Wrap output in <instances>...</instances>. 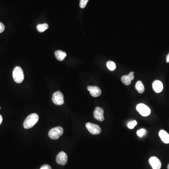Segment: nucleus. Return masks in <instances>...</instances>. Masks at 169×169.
Instances as JSON below:
<instances>
[{"instance_id": "obj_18", "label": "nucleus", "mask_w": 169, "mask_h": 169, "mask_svg": "<svg viewBox=\"0 0 169 169\" xmlns=\"http://www.w3.org/2000/svg\"><path fill=\"white\" fill-rule=\"evenodd\" d=\"M137 122L136 121H130L128 123L127 126L130 129H134V128L135 126L137 125Z\"/></svg>"}, {"instance_id": "obj_5", "label": "nucleus", "mask_w": 169, "mask_h": 169, "mask_svg": "<svg viewBox=\"0 0 169 169\" xmlns=\"http://www.w3.org/2000/svg\"><path fill=\"white\" fill-rule=\"evenodd\" d=\"M136 110L139 113L143 116H147L151 113V110L144 104H140L137 105Z\"/></svg>"}, {"instance_id": "obj_13", "label": "nucleus", "mask_w": 169, "mask_h": 169, "mask_svg": "<svg viewBox=\"0 0 169 169\" xmlns=\"http://www.w3.org/2000/svg\"><path fill=\"white\" fill-rule=\"evenodd\" d=\"M55 56L58 61H62L66 56V54L64 51L61 50H57L55 52Z\"/></svg>"}, {"instance_id": "obj_23", "label": "nucleus", "mask_w": 169, "mask_h": 169, "mask_svg": "<svg viewBox=\"0 0 169 169\" xmlns=\"http://www.w3.org/2000/svg\"><path fill=\"white\" fill-rule=\"evenodd\" d=\"M2 122V117L1 115H0V125H1Z\"/></svg>"}, {"instance_id": "obj_10", "label": "nucleus", "mask_w": 169, "mask_h": 169, "mask_svg": "<svg viewBox=\"0 0 169 169\" xmlns=\"http://www.w3.org/2000/svg\"><path fill=\"white\" fill-rule=\"evenodd\" d=\"M87 90L90 92L91 95L94 97H97L100 96L101 94V91L98 86H89Z\"/></svg>"}, {"instance_id": "obj_14", "label": "nucleus", "mask_w": 169, "mask_h": 169, "mask_svg": "<svg viewBox=\"0 0 169 169\" xmlns=\"http://www.w3.org/2000/svg\"><path fill=\"white\" fill-rule=\"evenodd\" d=\"M135 87L136 89L137 90V91L140 94H142L144 92V86L143 85V83L141 81H137V83L136 84Z\"/></svg>"}, {"instance_id": "obj_24", "label": "nucleus", "mask_w": 169, "mask_h": 169, "mask_svg": "<svg viewBox=\"0 0 169 169\" xmlns=\"http://www.w3.org/2000/svg\"><path fill=\"white\" fill-rule=\"evenodd\" d=\"M166 62H169V53L166 57Z\"/></svg>"}, {"instance_id": "obj_7", "label": "nucleus", "mask_w": 169, "mask_h": 169, "mask_svg": "<svg viewBox=\"0 0 169 169\" xmlns=\"http://www.w3.org/2000/svg\"><path fill=\"white\" fill-rule=\"evenodd\" d=\"M56 162L59 164L65 165L68 161L67 154L64 151H61L57 155L56 158Z\"/></svg>"}, {"instance_id": "obj_20", "label": "nucleus", "mask_w": 169, "mask_h": 169, "mask_svg": "<svg viewBox=\"0 0 169 169\" xmlns=\"http://www.w3.org/2000/svg\"><path fill=\"white\" fill-rule=\"evenodd\" d=\"M89 0H80V6L81 8L83 9L86 6Z\"/></svg>"}, {"instance_id": "obj_3", "label": "nucleus", "mask_w": 169, "mask_h": 169, "mask_svg": "<svg viewBox=\"0 0 169 169\" xmlns=\"http://www.w3.org/2000/svg\"><path fill=\"white\" fill-rule=\"evenodd\" d=\"M64 133V129L60 126H57L52 128L49 132V136L52 140H57Z\"/></svg>"}, {"instance_id": "obj_16", "label": "nucleus", "mask_w": 169, "mask_h": 169, "mask_svg": "<svg viewBox=\"0 0 169 169\" xmlns=\"http://www.w3.org/2000/svg\"><path fill=\"white\" fill-rule=\"evenodd\" d=\"M48 28H49V25L47 24H41V25H38L37 26V30L40 32L45 31Z\"/></svg>"}, {"instance_id": "obj_17", "label": "nucleus", "mask_w": 169, "mask_h": 169, "mask_svg": "<svg viewBox=\"0 0 169 169\" xmlns=\"http://www.w3.org/2000/svg\"><path fill=\"white\" fill-rule=\"evenodd\" d=\"M106 65L108 69L110 71H114L116 69V65L114 62L111 61H108L106 64Z\"/></svg>"}, {"instance_id": "obj_8", "label": "nucleus", "mask_w": 169, "mask_h": 169, "mask_svg": "<svg viewBox=\"0 0 169 169\" xmlns=\"http://www.w3.org/2000/svg\"><path fill=\"white\" fill-rule=\"evenodd\" d=\"M94 117L99 121H103L104 119V110L100 107H97L94 111Z\"/></svg>"}, {"instance_id": "obj_25", "label": "nucleus", "mask_w": 169, "mask_h": 169, "mask_svg": "<svg viewBox=\"0 0 169 169\" xmlns=\"http://www.w3.org/2000/svg\"><path fill=\"white\" fill-rule=\"evenodd\" d=\"M168 169H169V164L168 165Z\"/></svg>"}, {"instance_id": "obj_11", "label": "nucleus", "mask_w": 169, "mask_h": 169, "mask_svg": "<svg viewBox=\"0 0 169 169\" xmlns=\"http://www.w3.org/2000/svg\"><path fill=\"white\" fill-rule=\"evenodd\" d=\"M153 89L156 93H161L163 89V84L160 80H155L153 83Z\"/></svg>"}, {"instance_id": "obj_1", "label": "nucleus", "mask_w": 169, "mask_h": 169, "mask_svg": "<svg viewBox=\"0 0 169 169\" xmlns=\"http://www.w3.org/2000/svg\"><path fill=\"white\" fill-rule=\"evenodd\" d=\"M39 116L36 113H33L27 116L24 122V127L25 129L31 128L38 122Z\"/></svg>"}, {"instance_id": "obj_12", "label": "nucleus", "mask_w": 169, "mask_h": 169, "mask_svg": "<svg viewBox=\"0 0 169 169\" xmlns=\"http://www.w3.org/2000/svg\"><path fill=\"white\" fill-rule=\"evenodd\" d=\"M159 135L164 143L166 144L169 143V134L167 131L164 130H161L159 133Z\"/></svg>"}, {"instance_id": "obj_15", "label": "nucleus", "mask_w": 169, "mask_h": 169, "mask_svg": "<svg viewBox=\"0 0 169 169\" xmlns=\"http://www.w3.org/2000/svg\"><path fill=\"white\" fill-rule=\"evenodd\" d=\"M121 81L123 84H125V85L128 86L131 83V80L128 75H124L122 77Z\"/></svg>"}, {"instance_id": "obj_4", "label": "nucleus", "mask_w": 169, "mask_h": 169, "mask_svg": "<svg viewBox=\"0 0 169 169\" xmlns=\"http://www.w3.org/2000/svg\"><path fill=\"white\" fill-rule=\"evenodd\" d=\"M64 95L60 91L55 92L52 96V101L57 105H62L64 104Z\"/></svg>"}, {"instance_id": "obj_19", "label": "nucleus", "mask_w": 169, "mask_h": 169, "mask_svg": "<svg viewBox=\"0 0 169 169\" xmlns=\"http://www.w3.org/2000/svg\"><path fill=\"white\" fill-rule=\"evenodd\" d=\"M146 130L144 129H141L139 130L137 132V135L140 137H143V136H144L146 134Z\"/></svg>"}, {"instance_id": "obj_26", "label": "nucleus", "mask_w": 169, "mask_h": 169, "mask_svg": "<svg viewBox=\"0 0 169 169\" xmlns=\"http://www.w3.org/2000/svg\"><path fill=\"white\" fill-rule=\"evenodd\" d=\"M1 107H0V110H1Z\"/></svg>"}, {"instance_id": "obj_6", "label": "nucleus", "mask_w": 169, "mask_h": 169, "mask_svg": "<svg viewBox=\"0 0 169 169\" xmlns=\"http://www.w3.org/2000/svg\"><path fill=\"white\" fill-rule=\"evenodd\" d=\"M86 126L90 133L93 134H99L101 133V129L99 125L96 124L89 122L86 124Z\"/></svg>"}, {"instance_id": "obj_21", "label": "nucleus", "mask_w": 169, "mask_h": 169, "mask_svg": "<svg viewBox=\"0 0 169 169\" xmlns=\"http://www.w3.org/2000/svg\"><path fill=\"white\" fill-rule=\"evenodd\" d=\"M5 30V25L0 22V34L3 32Z\"/></svg>"}, {"instance_id": "obj_9", "label": "nucleus", "mask_w": 169, "mask_h": 169, "mask_svg": "<svg viewBox=\"0 0 169 169\" xmlns=\"http://www.w3.org/2000/svg\"><path fill=\"white\" fill-rule=\"evenodd\" d=\"M149 162L153 169H160L161 164L160 160L157 157L152 156L150 158Z\"/></svg>"}, {"instance_id": "obj_2", "label": "nucleus", "mask_w": 169, "mask_h": 169, "mask_svg": "<svg viewBox=\"0 0 169 169\" xmlns=\"http://www.w3.org/2000/svg\"><path fill=\"white\" fill-rule=\"evenodd\" d=\"M13 78L14 81L17 83H22L24 80V72L20 66H16L13 70Z\"/></svg>"}, {"instance_id": "obj_22", "label": "nucleus", "mask_w": 169, "mask_h": 169, "mask_svg": "<svg viewBox=\"0 0 169 169\" xmlns=\"http://www.w3.org/2000/svg\"><path fill=\"white\" fill-rule=\"evenodd\" d=\"M40 169H52V168L49 165L45 164L42 165Z\"/></svg>"}]
</instances>
